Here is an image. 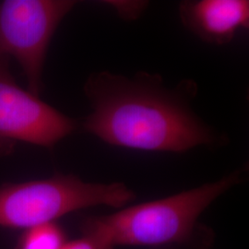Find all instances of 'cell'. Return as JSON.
<instances>
[{"label": "cell", "mask_w": 249, "mask_h": 249, "mask_svg": "<svg viewBox=\"0 0 249 249\" xmlns=\"http://www.w3.org/2000/svg\"><path fill=\"white\" fill-rule=\"evenodd\" d=\"M66 235L56 223H46L24 230L14 249H62Z\"/></svg>", "instance_id": "52a82bcc"}, {"label": "cell", "mask_w": 249, "mask_h": 249, "mask_svg": "<svg viewBox=\"0 0 249 249\" xmlns=\"http://www.w3.org/2000/svg\"><path fill=\"white\" fill-rule=\"evenodd\" d=\"M136 199L123 183H90L74 175L0 186V227L27 230L97 206L124 208Z\"/></svg>", "instance_id": "3957f363"}, {"label": "cell", "mask_w": 249, "mask_h": 249, "mask_svg": "<svg viewBox=\"0 0 249 249\" xmlns=\"http://www.w3.org/2000/svg\"><path fill=\"white\" fill-rule=\"evenodd\" d=\"M83 90L91 113L82 128L109 145L180 153L225 143L223 134L191 107L197 91L194 80H182L172 89L158 74L100 71L89 76Z\"/></svg>", "instance_id": "6da1fadb"}, {"label": "cell", "mask_w": 249, "mask_h": 249, "mask_svg": "<svg viewBox=\"0 0 249 249\" xmlns=\"http://www.w3.org/2000/svg\"><path fill=\"white\" fill-rule=\"evenodd\" d=\"M62 249H111L103 245L99 241L82 234L80 238L74 240L67 241Z\"/></svg>", "instance_id": "ba28073f"}, {"label": "cell", "mask_w": 249, "mask_h": 249, "mask_svg": "<svg viewBox=\"0 0 249 249\" xmlns=\"http://www.w3.org/2000/svg\"><path fill=\"white\" fill-rule=\"evenodd\" d=\"M77 2L71 0L0 1V60L14 58L26 78L27 89H43L45 59L53 35Z\"/></svg>", "instance_id": "277c9868"}, {"label": "cell", "mask_w": 249, "mask_h": 249, "mask_svg": "<svg viewBox=\"0 0 249 249\" xmlns=\"http://www.w3.org/2000/svg\"><path fill=\"white\" fill-rule=\"evenodd\" d=\"M236 170L222 178L172 196L125 206L106 215L88 216L80 223L82 234L109 249H210L213 231L199 222L205 211L240 183Z\"/></svg>", "instance_id": "7a4b0ae2"}, {"label": "cell", "mask_w": 249, "mask_h": 249, "mask_svg": "<svg viewBox=\"0 0 249 249\" xmlns=\"http://www.w3.org/2000/svg\"><path fill=\"white\" fill-rule=\"evenodd\" d=\"M185 28L206 43L226 45L249 26L248 0H187L179 5Z\"/></svg>", "instance_id": "8992f818"}, {"label": "cell", "mask_w": 249, "mask_h": 249, "mask_svg": "<svg viewBox=\"0 0 249 249\" xmlns=\"http://www.w3.org/2000/svg\"><path fill=\"white\" fill-rule=\"evenodd\" d=\"M9 63L0 60V158L11 155L18 143L53 148L78 127L74 119L22 89Z\"/></svg>", "instance_id": "5b68a950"}]
</instances>
